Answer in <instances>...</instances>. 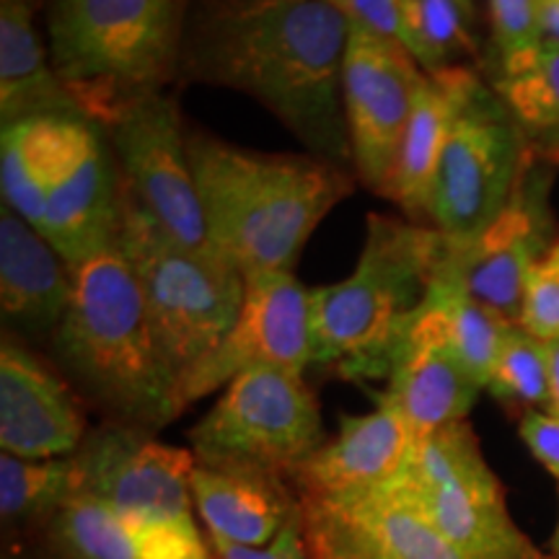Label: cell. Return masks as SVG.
I'll use <instances>...</instances> for the list:
<instances>
[{"mask_svg":"<svg viewBox=\"0 0 559 559\" xmlns=\"http://www.w3.org/2000/svg\"><path fill=\"white\" fill-rule=\"evenodd\" d=\"M122 207V171L107 130L86 115L52 124L39 234L70 267L111 249Z\"/></svg>","mask_w":559,"mask_h":559,"instance_id":"8fae6325","label":"cell"},{"mask_svg":"<svg viewBox=\"0 0 559 559\" xmlns=\"http://www.w3.org/2000/svg\"><path fill=\"white\" fill-rule=\"evenodd\" d=\"M73 296L50 337L58 366L115 423L158 430L185 407L160 353L143 290L120 251L70 267Z\"/></svg>","mask_w":559,"mask_h":559,"instance_id":"3957f363","label":"cell"},{"mask_svg":"<svg viewBox=\"0 0 559 559\" xmlns=\"http://www.w3.org/2000/svg\"><path fill=\"white\" fill-rule=\"evenodd\" d=\"M55 117H29L0 130V190L3 205L39 230L50 166Z\"/></svg>","mask_w":559,"mask_h":559,"instance_id":"4316f807","label":"cell"},{"mask_svg":"<svg viewBox=\"0 0 559 559\" xmlns=\"http://www.w3.org/2000/svg\"><path fill=\"white\" fill-rule=\"evenodd\" d=\"M547 160L531 158L508 205L474 236L451 247L449 262L466 293L508 324H519L528 270L547 254L555 234L549 207L551 171Z\"/></svg>","mask_w":559,"mask_h":559,"instance_id":"9a60e30c","label":"cell"},{"mask_svg":"<svg viewBox=\"0 0 559 559\" xmlns=\"http://www.w3.org/2000/svg\"><path fill=\"white\" fill-rule=\"evenodd\" d=\"M456 3L461 5V9H464V13H466V16H474V3H472V0H456Z\"/></svg>","mask_w":559,"mask_h":559,"instance_id":"f35d334b","label":"cell"},{"mask_svg":"<svg viewBox=\"0 0 559 559\" xmlns=\"http://www.w3.org/2000/svg\"><path fill=\"white\" fill-rule=\"evenodd\" d=\"M407 16L415 60L425 73L464 66V58L477 55L469 16L456 0H400Z\"/></svg>","mask_w":559,"mask_h":559,"instance_id":"f1b7e54d","label":"cell"},{"mask_svg":"<svg viewBox=\"0 0 559 559\" xmlns=\"http://www.w3.org/2000/svg\"><path fill=\"white\" fill-rule=\"evenodd\" d=\"M489 21L498 62L536 50L544 41L536 0H489Z\"/></svg>","mask_w":559,"mask_h":559,"instance_id":"1f68e13d","label":"cell"},{"mask_svg":"<svg viewBox=\"0 0 559 559\" xmlns=\"http://www.w3.org/2000/svg\"><path fill=\"white\" fill-rule=\"evenodd\" d=\"M111 249L143 290L153 332L181 383L239 319L247 277L234 264L194 254L158 226L122 179V207Z\"/></svg>","mask_w":559,"mask_h":559,"instance_id":"8992f818","label":"cell"},{"mask_svg":"<svg viewBox=\"0 0 559 559\" xmlns=\"http://www.w3.org/2000/svg\"><path fill=\"white\" fill-rule=\"evenodd\" d=\"M347 39L349 19L330 0H192L177 81L251 96L309 153L347 169Z\"/></svg>","mask_w":559,"mask_h":559,"instance_id":"6da1fadb","label":"cell"},{"mask_svg":"<svg viewBox=\"0 0 559 559\" xmlns=\"http://www.w3.org/2000/svg\"><path fill=\"white\" fill-rule=\"evenodd\" d=\"M73 498H94L128 519L192 515V451L156 440L153 430L109 423L88 430L70 456Z\"/></svg>","mask_w":559,"mask_h":559,"instance_id":"7c38bea8","label":"cell"},{"mask_svg":"<svg viewBox=\"0 0 559 559\" xmlns=\"http://www.w3.org/2000/svg\"><path fill=\"white\" fill-rule=\"evenodd\" d=\"M487 81L519 120L531 156L559 164V41L544 39L536 50L498 62Z\"/></svg>","mask_w":559,"mask_h":559,"instance_id":"cb8c5ba5","label":"cell"},{"mask_svg":"<svg viewBox=\"0 0 559 559\" xmlns=\"http://www.w3.org/2000/svg\"><path fill=\"white\" fill-rule=\"evenodd\" d=\"M544 39L559 41V0H536Z\"/></svg>","mask_w":559,"mask_h":559,"instance_id":"d590c367","label":"cell"},{"mask_svg":"<svg viewBox=\"0 0 559 559\" xmlns=\"http://www.w3.org/2000/svg\"><path fill=\"white\" fill-rule=\"evenodd\" d=\"M88 432L86 407L58 370L3 334L0 347V449L21 459H66Z\"/></svg>","mask_w":559,"mask_h":559,"instance_id":"e0dca14e","label":"cell"},{"mask_svg":"<svg viewBox=\"0 0 559 559\" xmlns=\"http://www.w3.org/2000/svg\"><path fill=\"white\" fill-rule=\"evenodd\" d=\"M192 0H47V50L81 111L104 124L179 79Z\"/></svg>","mask_w":559,"mask_h":559,"instance_id":"5b68a950","label":"cell"},{"mask_svg":"<svg viewBox=\"0 0 559 559\" xmlns=\"http://www.w3.org/2000/svg\"><path fill=\"white\" fill-rule=\"evenodd\" d=\"M415 438L389 404L368 415L340 419V432L321 443L304 464L288 474L296 495L349 498L386 487L402 472Z\"/></svg>","mask_w":559,"mask_h":559,"instance_id":"d6986e66","label":"cell"},{"mask_svg":"<svg viewBox=\"0 0 559 559\" xmlns=\"http://www.w3.org/2000/svg\"><path fill=\"white\" fill-rule=\"evenodd\" d=\"M353 24H360L379 37H386L402 45L415 58V39H412L407 16L400 0H332Z\"/></svg>","mask_w":559,"mask_h":559,"instance_id":"d6a6232c","label":"cell"},{"mask_svg":"<svg viewBox=\"0 0 559 559\" xmlns=\"http://www.w3.org/2000/svg\"><path fill=\"white\" fill-rule=\"evenodd\" d=\"M187 158L215 254L243 275L296 267L355 174L313 153H264L187 124Z\"/></svg>","mask_w":559,"mask_h":559,"instance_id":"7a4b0ae2","label":"cell"},{"mask_svg":"<svg viewBox=\"0 0 559 559\" xmlns=\"http://www.w3.org/2000/svg\"><path fill=\"white\" fill-rule=\"evenodd\" d=\"M487 389L500 402L549 409L551 379L547 342L531 337L519 324H510Z\"/></svg>","mask_w":559,"mask_h":559,"instance_id":"f546056e","label":"cell"},{"mask_svg":"<svg viewBox=\"0 0 559 559\" xmlns=\"http://www.w3.org/2000/svg\"><path fill=\"white\" fill-rule=\"evenodd\" d=\"M102 128L115 148L124 185L158 226L194 254L221 260L210 243L187 158V122L177 96L158 91L124 104Z\"/></svg>","mask_w":559,"mask_h":559,"instance_id":"30bf717a","label":"cell"},{"mask_svg":"<svg viewBox=\"0 0 559 559\" xmlns=\"http://www.w3.org/2000/svg\"><path fill=\"white\" fill-rule=\"evenodd\" d=\"M453 115L451 68L438 73H423L417 83L415 104L404 128L394 171L383 198L394 202L409 221L428 223L432 181L443 153L445 135Z\"/></svg>","mask_w":559,"mask_h":559,"instance_id":"603a6c76","label":"cell"},{"mask_svg":"<svg viewBox=\"0 0 559 559\" xmlns=\"http://www.w3.org/2000/svg\"><path fill=\"white\" fill-rule=\"evenodd\" d=\"M559 481V479H557ZM551 557L559 559V521H557V528H555V536H551Z\"/></svg>","mask_w":559,"mask_h":559,"instance_id":"74e56055","label":"cell"},{"mask_svg":"<svg viewBox=\"0 0 559 559\" xmlns=\"http://www.w3.org/2000/svg\"><path fill=\"white\" fill-rule=\"evenodd\" d=\"M192 500L207 536L241 547H267L298 515L296 489L270 472L198 464L192 472Z\"/></svg>","mask_w":559,"mask_h":559,"instance_id":"44dd1931","label":"cell"},{"mask_svg":"<svg viewBox=\"0 0 559 559\" xmlns=\"http://www.w3.org/2000/svg\"><path fill=\"white\" fill-rule=\"evenodd\" d=\"M542 559H555V557H551V555H549V557H542Z\"/></svg>","mask_w":559,"mask_h":559,"instance_id":"60d3db41","label":"cell"},{"mask_svg":"<svg viewBox=\"0 0 559 559\" xmlns=\"http://www.w3.org/2000/svg\"><path fill=\"white\" fill-rule=\"evenodd\" d=\"M47 559H143L128 515L94 498H70L45 523Z\"/></svg>","mask_w":559,"mask_h":559,"instance_id":"484cf974","label":"cell"},{"mask_svg":"<svg viewBox=\"0 0 559 559\" xmlns=\"http://www.w3.org/2000/svg\"><path fill=\"white\" fill-rule=\"evenodd\" d=\"M330 3H332V0H330Z\"/></svg>","mask_w":559,"mask_h":559,"instance_id":"7bdbcfd3","label":"cell"},{"mask_svg":"<svg viewBox=\"0 0 559 559\" xmlns=\"http://www.w3.org/2000/svg\"><path fill=\"white\" fill-rule=\"evenodd\" d=\"M386 381L389 389L379 402L402 417L415 440L466 423L481 391V383L445 342L436 313L425 300L412 313L407 337Z\"/></svg>","mask_w":559,"mask_h":559,"instance_id":"ac0fdd59","label":"cell"},{"mask_svg":"<svg viewBox=\"0 0 559 559\" xmlns=\"http://www.w3.org/2000/svg\"><path fill=\"white\" fill-rule=\"evenodd\" d=\"M192 453L210 469L288 474L324 443V425L304 373L285 368L243 370L190 430Z\"/></svg>","mask_w":559,"mask_h":559,"instance_id":"9c48e42d","label":"cell"},{"mask_svg":"<svg viewBox=\"0 0 559 559\" xmlns=\"http://www.w3.org/2000/svg\"><path fill=\"white\" fill-rule=\"evenodd\" d=\"M443 251L445 239L428 223L368 213L355 270L311 290V366L389 379Z\"/></svg>","mask_w":559,"mask_h":559,"instance_id":"277c9868","label":"cell"},{"mask_svg":"<svg viewBox=\"0 0 559 559\" xmlns=\"http://www.w3.org/2000/svg\"><path fill=\"white\" fill-rule=\"evenodd\" d=\"M73 296V272L37 228L0 210V311L21 337L50 340Z\"/></svg>","mask_w":559,"mask_h":559,"instance_id":"ffe728a7","label":"cell"},{"mask_svg":"<svg viewBox=\"0 0 559 559\" xmlns=\"http://www.w3.org/2000/svg\"><path fill=\"white\" fill-rule=\"evenodd\" d=\"M213 559H218V557H213Z\"/></svg>","mask_w":559,"mask_h":559,"instance_id":"b9f144b4","label":"cell"},{"mask_svg":"<svg viewBox=\"0 0 559 559\" xmlns=\"http://www.w3.org/2000/svg\"><path fill=\"white\" fill-rule=\"evenodd\" d=\"M210 549L218 559H309L304 534H300V519L288 521L283 531L272 539L267 547H241L210 536Z\"/></svg>","mask_w":559,"mask_h":559,"instance_id":"836d02e7","label":"cell"},{"mask_svg":"<svg viewBox=\"0 0 559 559\" xmlns=\"http://www.w3.org/2000/svg\"><path fill=\"white\" fill-rule=\"evenodd\" d=\"M423 73L402 45L349 21L342 99L353 174L370 192H386Z\"/></svg>","mask_w":559,"mask_h":559,"instance_id":"5bb4252c","label":"cell"},{"mask_svg":"<svg viewBox=\"0 0 559 559\" xmlns=\"http://www.w3.org/2000/svg\"><path fill=\"white\" fill-rule=\"evenodd\" d=\"M73 498V466L66 459L0 456V515L11 526L52 519Z\"/></svg>","mask_w":559,"mask_h":559,"instance_id":"83f0119b","label":"cell"},{"mask_svg":"<svg viewBox=\"0 0 559 559\" xmlns=\"http://www.w3.org/2000/svg\"><path fill=\"white\" fill-rule=\"evenodd\" d=\"M549 347V379H551V391H549V415L559 419V342H547Z\"/></svg>","mask_w":559,"mask_h":559,"instance_id":"8d00e7d4","label":"cell"},{"mask_svg":"<svg viewBox=\"0 0 559 559\" xmlns=\"http://www.w3.org/2000/svg\"><path fill=\"white\" fill-rule=\"evenodd\" d=\"M521 438L536 461H542L559 479V419L549 412L528 409L521 419Z\"/></svg>","mask_w":559,"mask_h":559,"instance_id":"e575fe53","label":"cell"},{"mask_svg":"<svg viewBox=\"0 0 559 559\" xmlns=\"http://www.w3.org/2000/svg\"><path fill=\"white\" fill-rule=\"evenodd\" d=\"M386 489L469 559H542L510 515L506 492L466 423L415 440Z\"/></svg>","mask_w":559,"mask_h":559,"instance_id":"ba28073f","label":"cell"},{"mask_svg":"<svg viewBox=\"0 0 559 559\" xmlns=\"http://www.w3.org/2000/svg\"><path fill=\"white\" fill-rule=\"evenodd\" d=\"M239 319L221 345L179 383L181 407H190L234 381L243 370L311 366V290L288 270L249 272Z\"/></svg>","mask_w":559,"mask_h":559,"instance_id":"4fadbf2b","label":"cell"},{"mask_svg":"<svg viewBox=\"0 0 559 559\" xmlns=\"http://www.w3.org/2000/svg\"><path fill=\"white\" fill-rule=\"evenodd\" d=\"M309 559H469L386 487L349 498L298 495Z\"/></svg>","mask_w":559,"mask_h":559,"instance_id":"2e32d148","label":"cell"},{"mask_svg":"<svg viewBox=\"0 0 559 559\" xmlns=\"http://www.w3.org/2000/svg\"><path fill=\"white\" fill-rule=\"evenodd\" d=\"M47 0H0V122L83 115L37 32Z\"/></svg>","mask_w":559,"mask_h":559,"instance_id":"7402d4cb","label":"cell"},{"mask_svg":"<svg viewBox=\"0 0 559 559\" xmlns=\"http://www.w3.org/2000/svg\"><path fill=\"white\" fill-rule=\"evenodd\" d=\"M9 559H26V557H19V555H13V557H9Z\"/></svg>","mask_w":559,"mask_h":559,"instance_id":"ab89813d","label":"cell"},{"mask_svg":"<svg viewBox=\"0 0 559 559\" xmlns=\"http://www.w3.org/2000/svg\"><path fill=\"white\" fill-rule=\"evenodd\" d=\"M425 304L436 313L440 332L453 353L459 355V360L481 383V389H487L510 324L466 293L464 283L449 262V251H443L436 272H432Z\"/></svg>","mask_w":559,"mask_h":559,"instance_id":"d4e9b609","label":"cell"},{"mask_svg":"<svg viewBox=\"0 0 559 559\" xmlns=\"http://www.w3.org/2000/svg\"><path fill=\"white\" fill-rule=\"evenodd\" d=\"M519 326L542 342H559V239L528 270Z\"/></svg>","mask_w":559,"mask_h":559,"instance_id":"4dcf8cb0","label":"cell"},{"mask_svg":"<svg viewBox=\"0 0 559 559\" xmlns=\"http://www.w3.org/2000/svg\"><path fill=\"white\" fill-rule=\"evenodd\" d=\"M451 81L453 115L432 181L428 226L461 247L508 205L534 156L513 111L477 70L451 68Z\"/></svg>","mask_w":559,"mask_h":559,"instance_id":"52a82bcc","label":"cell"}]
</instances>
